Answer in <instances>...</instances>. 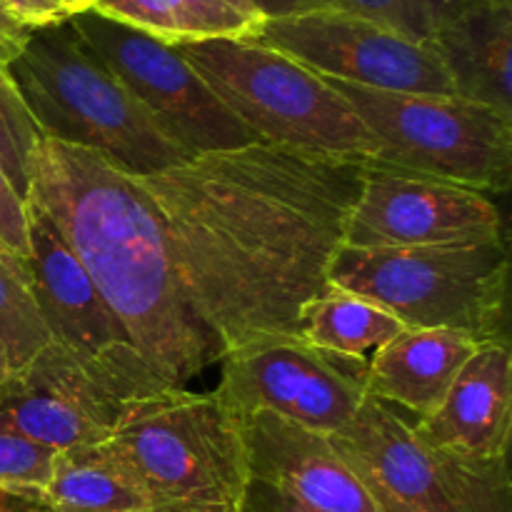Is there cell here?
Returning <instances> with one entry per match:
<instances>
[{"label": "cell", "instance_id": "cell-3", "mask_svg": "<svg viewBox=\"0 0 512 512\" xmlns=\"http://www.w3.org/2000/svg\"><path fill=\"white\" fill-rule=\"evenodd\" d=\"M5 70L43 138L98 153L133 178L193 158L105 68L68 18L30 30Z\"/></svg>", "mask_w": 512, "mask_h": 512}, {"label": "cell", "instance_id": "cell-19", "mask_svg": "<svg viewBox=\"0 0 512 512\" xmlns=\"http://www.w3.org/2000/svg\"><path fill=\"white\" fill-rule=\"evenodd\" d=\"M40 498L50 512H153L143 483L110 443L60 453Z\"/></svg>", "mask_w": 512, "mask_h": 512}, {"label": "cell", "instance_id": "cell-30", "mask_svg": "<svg viewBox=\"0 0 512 512\" xmlns=\"http://www.w3.org/2000/svg\"><path fill=\"white\" fill-rule=\"evenodd\" d=\"M30 30L8 13H0V65H8L15 55L23 50L25 40H28Z\"/></svg>", "mask_w": 512, "mask_h": 512}, {"label": "cell", "instance_id": "cell-5", "mask_svg": "<svg viewBox=\"0 0 512 512\" xmlns=\"http://www.w3.org/2000/svg\"><path fill=\"white\" fill-rule=\"evenodd\" d=\"M328 285L380 305L405 328L458 330L478 343H508L505 240L415 248L340 245L330 260Z\"/></svg>", "mask_w": 512, "mask_h": 512}, {"label": "cell", "instance_id": "cell-23", "mask_svg": "<svg viewBox=\"0 0 512 512\" xmlns=\"http://www.w3.org/2000/svg\"><path fill=\"white\" fill-rule=\"evenodd\" d=\"M460 3L463 0H325L328 8L360 15L420 43H430L435 30Z\"/></svg>", "mask_w": 512, "mask_h": 512}, {"label": "cell", "instance_id": "cell-9", "mask_svg": "<svg viewBox=\"0 0 512 512\" xmlns=\"http://www.w3.org/2000/svg\"><path fill=\"white\" fill-rule=\"evenodd\" d=\"M28 208V278L50 343L78 360L115 400L165 393L103 295L50 220Z\"/></svg>", "mask_w": 512, "mask_h": 512}, {"label": "cell", "instance_id": "cell-36", "mask_svg": "<svg viewBox=\"0 0 512 512\" xmlns=\"http://www.w3.org/2000/svg\"><path fill=\"white\" fill-rule=\"evenodd\" d=\"M0 13H5V10H3V5H0Z\"/></svg>", "mask_w": 512, "mask_h": 512}, {"label": "cell", "instance_id": "cell-27", "mask_svg": "<svg viewBox=\"0 0 512 512\" xmlns=\"http://www.w3.org/2000/svg\"><path fill=\"white\" fill-rule=\"evenodd\" d=\"M238 512H320L315 508H308L300 500L290 498L283 490L273 488V485L263 483V480H248L245 485L243 500H240Z\"/></svg>", "mask_w": 512, "mask_h": 512}, {"label": "cell", "instance_id": "cell-8", "mask_svg": "<svg viewBox=\"0 0 512 512\" xmlns=\"http://www.w3.org/2000/svg\"><path fill=\"white\" fill-rule=\"evenodd\" d=\"M330 440L380 512H512L508 458L473 460L433 448L408 413L383 400L368 395Z\"/></svg>", "mask_w": 512, "mask_h": 512}, {"label": "cell", "instance_id": "cell-6", "mask_svg": "<svg viewBox=\"0 0 512 512\" xmlns=\"http://www.w3.org/2000/svg\"><path fill=\"white\" fill-rule=\"evenodd\" d=\"M108 443L138 475L153 512H238L248 458L238 418L213 390L125 403Z\"/></svg>", "mask_w": 512, "mask_h": 512}, {"label": "cell", "instance_id": "cell-7", "mask_svg": "<svg viewBox=\"0 0 512 512\" xmlns=\"http://www.w3.org/2000/svg\"><path fill=\"white\" fill-rule=\"evenodd\" d=\"M375 140L368 163L505 193L512 183V118L460 95L390 93L325 78Z\"/></svg>", "mask_w": 512, "mask_h": 512}, {"label": "cell", "instance_id": "cell-22", "mask_svg": "<svg viewBox=\"0 0 512 512\" xmlns=\"http://www.w3.org/2000/svg\"><path fill=\"white\" fill-rule=\"evenodd\" d=\"M40 140L43 133L25 108L5 65H0V170L23 203L30 193L33 160Z\"/></svg>", "mask_w": 512, "mask_h": 512}, {"label": "cell", "instance_id": "cell-13", "mask_svg": "<svg viewBox=\"0 0 512 512\" xmlns=\"http://www.w3.org/2000/svg\"><path fill=\"white\" fill-rule=\"evenodd\" d=\"M488 240H503V220L485 193L365 163L343 245L415 248Z\"/></svg>", "mask_w": 512, "mask_h": 512}, {"label": "cell", "instance_id": "cell-20", "mask_svg": "<svg viewBox=\"0 0 512 512\" xmlns=\"http://www.w3.org/2000/svg\"><path fill=\"white\" fill-rule=\"evenodd\" d=\"M403 330L405 325L380 305L330 285L300 315V338L345 358L368 360Z\"/></svg>", "mask_w": 512, "mask_h": 512}, {"label": "cell", "instance_id": "cell-33", "mask_svg": "<svg viewBox=\"0 0 512 512\" xmlns=\"http://www.w3.org/2000/svg\"><path fill=\"white\" fill-rule=\"evenodd\" d=\"M18 512H50V508L43 503V498H40V495H30V498H25L23 508H20Z\"/></svg>", "mask_w": 512, "mask_h": 512}, {"label": "cell", "instance_id": "cell-17", "mask_svg": "<svg viewBox=\"0 0 512 512\" xmlns=\"http://www.w3.org/2000/svg\"><path fill=\"white\" fill-rule=\"evenodd\" d=\"M430 48L455 95L512 118V0H463L435 30Z\"/></svg>", "mask_w": 512, "mask_h": 512}, {"label": "cell", "instance_id": "cell-28", "mask_svg": "<svg viewBox=\"0 0 512 512\" xmlns=\"http://www.w3.org/2000/svg\"><path fill=\"white\" fill-rule=\"evenodd\" d=\"M0 5L10 18L23 23L25 28H40V25L68 18L58 0H0Z\"/></svg>", "mask_w": 512, "mask_h": 512}, {"label": "cell", "instance_id": "cell-24", "mask_svg": "<svg viewBox=\"0 0 512 512\" xmlns=\"http://www.w3.org/2000/svg\"><path fill=\"white\" fill-rule=\"evenodd\" d=\"M95 13L153 35L163 43L193 40L185 0H95Z\"/></svg>", "mask_w": 512, "mask_h": 512}, {"label": "cell", "instance_id": "cell-29", "mask_svg": "<svg viewBox=\"0 0 512 512\" xmlns=\"http://www.w3.org/2000/svg\"><path fill=\"white\" fill-rule=\"evenodd\" d=\"M255 13L263 20L288 18V15L313 13V10H325V0H250Z\"/></svg>", "mask_w": 512, "mask_h": 512}, {"label": "cell", "instance_id": "cell-11", "mask_svg": "<svg viewBox=\"0 0 512 512\" xmlns=\"http://www.w3.org/2000/svg\"><path fill=\"white\" fill-rule=\"evenodd\" d=\"M213 390L233 418L268 413L338 435L368 398V360L328 353L303 338H273L228 353Z\"/></svg>", "mask_w": 512, "mask_h": 512}, {"label": "cell", "instance_id": "cell-16", "mask_svg": "<svg viewBox=\"0 0 512 512\" xmlns=\"http://www.w3.org/2000/svg\"><path fill=\"white\" fill-rule=\"evenodd\" d=\"M512 355L508 343H480L428 418L413 420L420 440L473 460L508 458Z\"/></svg>", "mask_w": 512, "mask_h": 512}, {"label": "cell", "instance_id": "cell-32", "mask_svg": "<svg viewBox=\"0 0 512 512\" xmlns=\"http://www.w3.org/2000/svg\"><path fill=\"white\" fill-rule=\"evenodd\" d=\"M60 8H63V13L68 15H78V13H85V10H93L95 0H58Z\"/></svg>", "mask_w": 512, "mask_h": 512}, {"label": "cell", "instance_id": "cell-4", "mask_svg": "<svg viewBox=\"0 0 512 512\" xmlns=\"http://www.w3.org/2000/svg\"><path fill=\"white\" fill-rule=\"evenodd\" d=\"M258 143L368 163L378 148L348 100L305 65L253 38L175 43Z\"/></svg>", "mask_w": 512, "mask_h": 512}, {"label": "cell", "instance_id": "cell-21", "mask_svg": "<svg viewBox=\"0 0 512 512\" xmlns=\"http://www.w3.org/2000/svg\"><path fill=\"white\" fill-rule=\"evenodd\" d=\"M0 343L8 355L10 373L25 368L50 345L28 278V263L0 248Z\"/></svg>", "mask_w": 512, "mask_h": 512}, {"label": "cell", "instance_id": "cell-2", "mask_svg": "<svg viewBox=\"0 0 512 512\" xmlns=\"http://www.w3.org/2000/svg\"><path fill=\"white\" fill-rule=\"evenodd\" d=\"M25 205L50 220L165 390L220 363L190 305L150 195L90 150L43 138Z\"/></svg>", "mask_w": 512, "mask_h": 512}, {"label": "cell", "instance_id": "cell-1", "mask_svg": "<svg viewBox=\"0 0 512 512\" xmlns=\"http://www.w3.org/2000/svg\"><path fill=\"white\" fill-rule=\"evenodd\" d=\"M363 168L255 143L135 178L220 360L260 340L300 338L305 305L328 288Z\"/></svg>", "mask_w": 512, "mask_h": 512}, {"label": "cell", "instance_id": "cell-31", "mask_svg": "<svg viewBox=\"0 0 512 512\" xmlns=\"http://www.w3.org/2000/svg\"><path fill=\"white\" fill-rule=\"evenodd\" d=\"M35 493H20V490H8L0 488V512H18L23 508L25 498H30Z\"/></svg>", "mask_w": 512, "mask_h": 512}, {"label": "cell", "instance_id": "cell-14", "mask_svg": "<svg viewBox=\"0 0 512 512\" xmlns=\"http://www.w3.org/2000/svg\"><path fill=\"white\" fill-rule=\"evenodd\" d=\"M123 403L50 343L0 385V428L53 453L108 443Z\"/></svg>", "mask_w": 512, "mask_h": 512}, {"label": "cell", "instance_id": "cell-34", "mask_svg": "<svg viewBox=\"0 0 512 512\" xmlns=\"http://www.w3.org/2000/svg\"><path fill=\"white\" fill-rule=\"evenodd\" d=\"M225 3H230V5H233L235 10H240V13L250 15V18H255V20H263V18H260L258 13H255V8H253V5H250V0H225Z\"/></svg>", "mask_w": 512, "mask_h": 512}, {"label": "cell", "instance_id": "cell-25", "mask_svg": "<svg viewBox=\"0 0 512 512\" xmlns=\"http://www.w3.org/2000/svg\"><path fill=\"white\" fill-rule=\"evenodd\" d=\"M58 453L0 428V488L43 495Z\"/></svg>", "mask_w": 512, "mask_h": 512}, {"label": "cell", "instance_id": "cell-35", "mask_svg": "<svg viewBox=\"0 0 512 512\" xmlns=\"http://www.w3.org/2000/svg\"><path fill=\"white\" fill-rule=\"evenodd\" d=\"M10 375V363H8V355H5L3 343H0V385L5 383V378Z\"/></svg>", "mask_w": 512, "mask_h": 512}, {"label": "cell", "instance_id": "cell-10", "mask_svg": "<svg viewBox=\"0 0 512 512\" xmlns=\"http://www.w3.org/2000/svg\"><path fill=\"white\" fill-rule=\"evenodd\" d=\"M68 20L105 68L190 155L238 150L258 143L190 68L175 45L115 23L95 10L70 15Z\"/></svg>", "mask_w": 512, "mask_h": 512}, {"label": "cell", "instance_id": "cell-15", "mask_svg": "<svg viewBox=\"0 0 512 512\" xmlns=\"http://www.w3.org/2000/svg\"><path fill=\"white\" fill-rule=\"evenodd\" d=\"M248 475L320 512H380L333 440L258 410L240 415Z\"/></svg>", "mask_w": 512, "mask_h": 512}, {"label": "cell", "instance_id": "cell-12", "mask_svg": "<svg viewBox=\"0 0 512 512\" xmlns=\"http://www.w3.org/2000/svg\"><path fill=\"white\" fill-rule=\"evenodd\" d=\"M248 38L280 50L323 78L390 93L455 95L430 43L343 10L260 20Z\"/></svg>", "mask_w": 512, "mask_h": 512}, {"label": "cell", "instance_id": "cell-18", "mask_svg": "<svg viewBox=\"0 0 512 512\" xmlns=\"http://www.w3.org/2000/svg\"><path fill=\"white\" fill-rule=\"evenodd\" d=\"M478 345L458 330L405 328L368 358V395L413 420L428 418Z\"/></svg>", "mask_w": 512, "mask_h": 512}, {"label": "cell", "instance_id": "cell-26", "mask_svg": "<svg viewBox=\"0 0 512 512\" xmlns=\"http://www.w3.org/2000/svg\"><path fill=\"white\" fill-rule=\"evenodd\" d=\"M0 248L28 260V208L0 170Z\"/></svg>", "mask_w": 512, "mask_h": 512}]
</instances>
